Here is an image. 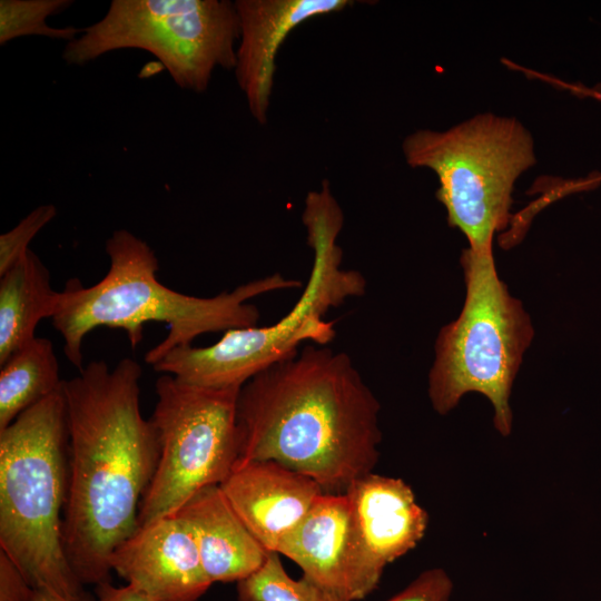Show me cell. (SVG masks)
I'll use <instances>...</instances> for the list:
<instances>
[{"label": "cell", "instance_id": "obj_1", "mask_svg": "<svg viewBox=\"0 0 601 601\" xmlns=\"http://www.w3.org/2000/svg\"><path fill=\"white\" fill-rule=\"evenodd\" d=\"M141 366L88 363L63 380L68 492L63 546L85 584L110 582V558L138 529L140 502L159 460L156 430L140 408Z\"/></svg>", "mask_w": 601, "mask_h": 601}, {"label": "cell", "instance_id": "obj_2", "mask_svg": "<svg viewBox=\"0 0 601 601\" xmlns=\"http://www.w3.org/2000/svg\"><path fill=\"white\" fill-rule=\"evenodd\" d=\"M380 411L345 352L307 343L240 387L236 464L275 461L345 493L378 462Z\"/></svg>", "mask_w": 601, "mask_h": 601}, {"label": "cell", "instance_id": "obj_3", "mask_svg": "<svg viewBox=\"0 0 601 601\" xmlns=\"http://www.w3.org/2000/svg\"><path fill=\"white\" fill-rule=\"evenodd\" d=\"M107 274L92 286L70 279L58 292L52 325L63 339V353L83 368L82 343L98 327L124 329L130 346L142 339L148 322L169 326L168 335L145 354L151 366L177 347L189 346L200 335L257 326L259 311L248 303L262 294L302 287V282L279 273L239 285L213 297L190 296L162 285L152 248L127 229L106 240Z\"/></svg>", "mask_w": 601, "mask_h": 601}, {"label": "cell", "instance_id": "obj_4", "mask_svg": "<svg viewBox=\"0 0 601 601\" xmlns=\"http://www.w3.org/2000/svg\"><path fill=\"white\" fill-rule=\"evenodd\" d=\"M302 220L313 265L306 287L290 312L269 326L233 328L206 347L174 348L152 365L156 372L181 382L210 387H242L248 380L299 349L303 343L326 345L335 337L334 322L323 318L351 297L364 295L366 279L358 270L342 268L337 244L344 214L327 180L309 191Z\"/></svg>", "mask_w": 601, "mask_h": 601}, {"label": "cell", "instance_id": "obj_5", "mask_svg": "<svg viewBox=\"0 0 601 601\" xmlns=\"http://www.w3.org/2000/svg\"><path fill=\"white\" fill-rule=\"evenodd\" d=\"M67 446L62 386L0 431V550L35 589L73 598L85 589L63 546Z\"/></svg>", "mask_w": 601, "mask_h": 601}, {"label": "cell", "instance_id": "obj_6", "mask_svg": "<svg viewBox=\"0 0 601 601\" xmlns=\"http://www.w3.org/2000/svg\"><path fill=\"white\" fill-rule=\"evenodd\" d=\"M466 296L459 317L440 331L428 374L435 412L447 414L470 392L492 404L495 430L512 431V385L534 329L521 300L511 296L496 273L492 250L462 252Z\"/></svg>", "mask_w": 601, "mask_h": 601}, {"label": "cell", "instance_id": "obj_7", "mask_svg": "<svg viewBox=\"0 0 601 601\" xmlns=\"http://www.w3.org/2000/svg\"><path fill=\"white\" fill-rule=\"evenodd\" d=\"M402 148L411 167L436 174V198L469 248L492 250L511 218L514 183L535 164L531 134L515 118L485 112L444 131L417 130Z\"/></svg>", "mask_w": 601, "mask_h": 601}, {"label": "cell", "instance_id": "obj_8", "mask_svg": "<svg viewBox=\"0 0 601 601\" xmlns=\"http://www.w3.org/2000/svg\"><path fill=\"white\" fill-rule=\"evenodd\" d=\"M239 36L229 0H112L99 21L67 42L62 59L83 66L115 50L142 49L179 88L200 93L216 68H235Z\"/></svg>", "mask_w": 601, "mask_h": 601}, {"label": "cell", "instance_id": "obj_9", "mask_svg": "<svg viewBox=\"0 0 601 601\" xmlns=\"http://www.w3.org/2000/svg\"><path fill=\"white\" fill-rule=\"evenodd\" d=\"M150 421L159 460L142 496L138 525L176 514L198 491L220 485L238 460L236 408L240 387L210 388L161 375Z\"/></svg>", "mask_w": 601, "mask_h": 601}, {"label": "cell", "instance_id": "obj_10", "mask_svg": "<svg viewBox=\"0 0 601 601\" xmlns=\"http://www.w3.org/2000/svg\"><path fill=\"white\" fill-rule=\"evenodd\" d=\"M356 539V575L361 600L378 585L387 564L424 538L428 514L400 477L368 473L345 492Z\"/></svg>", "mask_w": 601, "mask_h": 601}, {"label": "cell", "instance_id": "obj_11", "mask_svg": "<svg viewBox=\"0 0 601 601\" xmlns=\"http://www.w3.org/2000/svg\"><path fill=\"white\" fill-rule=\"evenodd\" d=\"M110 568L149 601H197L213 584L189 528L176 514L138 526L116 548Z\"/></svg>", "mask_w": 601, "mask_h": 601}, {"label": "cell", "instance_id": "obj_12", "mask_svg": "<svg viewBox=\"0 0 601 601\" xmlns=\"http://www.w3.org/2000/svg\"><path fill=\"white\" fill-rule=\"evenodd\" d=\"M349 0H236L240 36L236 48V80L253 118L267 122L276 56L290 31L304 21L337 12Z\"/></svg>", "mask_w": 601, "mask_h": 601}, {"label": "cell", "instance_id": "obj_13", "mask_svg": "<svg viewBox=\"0 0 601 601\" xmlns=\"http://www.w3.org/2000/svg\"><path fill=\"white\" fill-rule=\"evenodd\" d=\"M219 486L267 552H277L282 539L324 493L313 479L269 460L237 463Z\"/></svg>", "mask_w": 601, "mask_h": 601}, {"label": "cell", "instance_id": "obj_14", "mask_svg": "<svg viewBox=\"0 0 601 601\" xmlns=\"http://www.w3.org/2000/svg\"><path fill=\"white\" fill-rule=\"evenodd\" d=\"M277 553L295 562L303 577L342 601L361 600L355 528L346 493H323L305 518L282 539Z\"/></svg>", "mask_w": 601, "mask_h": 601}, {"label": "cell", "instance_id": "obj_15", "mask_svg": "<svg viewBox=\"0 0 601 601\" xmlns=\"http://www.w3.org/2000/svg\"><path fill=\"white\" fill-rule=\"evenodd\" d=\"M176 515L189 528L211 583L246 579L269 553L235 513L219 485L198 491Z\"/></svg>", "mask_w": 601, "mask_h": 601}, {"label": "cell", "instance_id": "obj_16", "mask_svg": "<svg viewBox=\"0 0 601 601\" xmlns=\"http://www.w3.org/2000/svg\"><path fill=\"white\" fill-rule=\"evenodd\" d=\"M57 299L48 268L31 249L0 276V365L37 337L38 324L53 316Z\"/></svg>", "mask_w": 601, "mask_h": 601}, {"label": "cell", "instance_id": "obj_17", "mask_svg": "<svg viewBox=\"0 0 601 601\" xmlns=\"http://www.w3.org/2000/svg\"><path fill=\"white\" fill-rule=\"evenodd\" d=\"M51 341L36 337L0 365V431L62 386Z\"/></svg>", "mask_w": 601, "mask_h": 601}, {"label": "cell", "instance_id": "obj_18", "mask_svg": "<svg viewBox=\"0 0 601 601\" xmlns=\"http://www.w3.org/2000/svg\"><path fill=\"white\" fill-rule=\"evenodd\" d=\"M236 592L237 601H342L305 577H289L277 552H269L257 571L237 582Z\"/></svg>", "mask_w": 601, "mask_h": 601}, {"label": "cell", "instance_id": "obj_19", "mask_svg": "<svg viewBox=\"0 0 601 601\" xmlns=\"http://www.w3.org/2000/svg\"><path fill=\"white\" fill-rule=\"evenodd\" d=\"M73 3V0H1L0 45L23 36H43L67 42L75 40L82 29L47 24L49 17L63 12Z\"/></svg>", "mask_w": 601, "mask_h": 601}, {"label": "cell", "instance_id": "obj_20", "mask_svg": "<svg viewBox=\"0 0 601 601\" xmlns=\"http://www.w3.org/2000/svg\"><path fill=\"white\" fill-rule=\"evenodd\" d=\"M57 215L52 204L38 206L17 226L0 235V276L11 268L30 248L35 236Z\"/></svg>", "mask_w": 601, "mask_h": 601}, {"label": "cell", "instance_id": "obj_21", "mask_svg": "<svg viewBox=\"0 0 601 601\" xmlns=\"http://www.w3.org/2000/svg\"><path fill=\"white\" fill-rule=\"evenodd\" d=\"M454 583L442 568L422 571L387 601H451Z\"/></svg>", "mask_w": 601, "mask_h": 601}, {"label": "cell", "instance_id": "obj_22", "mask_svg": "<svg viewBox=\"0 0 601 601\" xmlns=\"http://www.w3.org/2000/svg\"><path fill=\"white\" fill-rule=\"evenodd\" d=\"M35 588L11 558L0 550V601H31Z\"/></svg>", "mask_w": 601, "mask_h": 601}, {"label": "cell", "instance_id": "obj_23", "mask_svg": "<svg viewBox=\"0 0 601 601\" xmlns=\"http://www.w3.org/2000/svg\"><path fill=\"white\" fill-rule=\"evenodd\" d=\"M96 597L98 601H149L129 584L115 587L110 582L97 585Z\"/></svg>", "mask_w": 601, "mask_h": 601}, {"label": "cell", "instance_id": "obj_24", "mask_svg": "<svg viewBox=\"0 0 601 601\" xmlns=\"http://www.w3.org/2000/svg\"><path fill=\"white\" fill-rule=\"evenodd\" d=\"M31 601H98V600H97V597H93L91 593L87 592L86 590L77 597L65 598L48 590L35 589V593Z\"/></svg>", "mask_w": 601, "mask_h": 601}, {"label": "cell", "instance_id": "obj_25", "mask_svg": "<svg viewBox=\"0 0 601 601\" xmlns=\"http://www.w3.org/2000/svg\"><path fill=\"white\" fill-rule=\"evenodd\" d=\"M548 81H552L554 85H559L561 88L570 90L572 93L581 97H591L601 100V85H597L592 88H588L582 83H568L562 80L549 78Z\"/></svg>", "mask_w": 601, "mask_h": 601}]
</instances>
